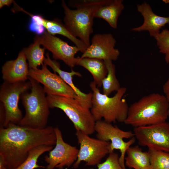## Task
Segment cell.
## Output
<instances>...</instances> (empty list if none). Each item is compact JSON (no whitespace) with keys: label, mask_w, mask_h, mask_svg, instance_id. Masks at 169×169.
I'll use <instances>...</instances> for the list:
<instances>
[{"label":"cell","mask_w":169,"mask_h":169,"mask_svg":"<svg viewBox=\"0 0 169 169\" xmlns=\"http://www.w3.org/2000/svg\"><path fill=\"white\" fill-rule=\"evenodd\" d=\"M56 141L54 127L33 129L9 124L0 129V166L15 169L26 159L30 151L41 145L54 146Z\"/></svg>","instance_id":"1"},{"label":"cell","mask_w":169,"mask_h":169,"mask_svg":"<svg viewBox=\"0 0 169 169\" xmlns=\"http://www.w3.org/2000/svg\"><path fill=\"white\" fill-rule=\"evenodd\" d=\"M169 104L164 95L152 93L142 97L129 107L124 123L135 127L166 121Z\"/></svg>","instance_id":"2"},{"label":"cell","mask_w":169,"mask_h":169,"mask_svg":"<svg viewBox=\"0 0 169 169\" xmlns=\"http://www.w3.org/2000/svg\"><path fill=\"white\" fill-rule=\"evenodd\" d=\"M92 91L90 110L95 120L110 123L124 122L129 106L123 97L127 89L122 87L112 97L101 93L94 81L90 84Z\"/></svg>","instance_id":"3"},{"label":"cell","mask_w":169,"mask_h":169,"mask_svg":"<svg viewBox=\"0 0 169 169\" xmlns=\"http://www.w3.org/2000/svg\"><path fill=\"white\" fill-rule=\"evenodd\" d=\"M50 108L62 110L72 122L76 131L88 135L95 132L96 121L91 113V100L47 94Z\"/></svg>","instance_id":"4"},{"label":"cell","mask_w":169,"mask_h":169,"mask_svg":"<svg viewBox=\"0 0 169 169\" xmlns=\"http://www.w3.org/2000/svg\"><path fill=\"white\" fill-rule=\"evenodd\" d=\"M28 79L31 84L30 91L23 93L20 96L25 113L18 125L33 129H44L47 126L50 114L46 93L39 83L29 77Z\"/></svg>","instance_id":"5"},{"label":"cell","mask_w":169,"mask_h":169,"mask_svg":"<svg viewBox=\"0 0 169 169\" xmlns=\"http://www.w3.org/2000/svg\"><path fill=\"white\" fill-rule=\"evenodd\" d=\"M62 4L65 14L64 25L73 36L79 38L88 48L90 44V35L93 32L95 14L101 5L86 6L72 10L64 1Z\"/></svg>","instance_id":"6"},{"label":"cell","mask_w":169,"mask_h":169,"mask_svg":"<svg viewBox=\"0 0 169 169\" xmlns=\"http://www.w3.org/2000/svg\"><path fill=\"white\" fill-rule=\"evenodd\" d=\"M31 87L30 81H21L10 83L4 82L0 89V100L4 108V120L2 127L9 124H18L23 118L18 104L21 95Z\"/></svg>","instance_id":"7"},{"label":"cell","mask_w":169,"mask_h":169,"mask_svg":"<svg viewBox=\"0 0 169 169\" xmlns=\"http://www.w3.org/2000/svg\"><path fill=\"white\" fill-rule=\"evenodd\" d=\"M95 131L97 139L110 142V153L115 150L120 151V164L123 168L126 169L125 161L126 151L136 140L134 132L131 131H123L104 120L96 121Z\"/></svg>","instance_id":"8"},{"label":"cell","mask_w":169,"mask_h":169,"mask_svg":"<svg viewBox=\"0 0 169 169\" xmlns=\"http://www.w3.org/2000/svg\"><path fill=\"white\" fill-rule=\"evenodd\" d=\"M75 135L80 148L77 159L73 164L74 168H77L83 161L86 166L97 165L110 153V142L91 138L80 131H76Z\"/></svg>","instance_id":"9"},{"label":"cell","mask_w":169,"mask_h":169,"mask_svg":"<svg viewBox=\"0 0 169 169\" xmlns=\"http://www.w3.org/2000/svg\"><path fill=\"white\" fill-rule=\"evenodd\" d=\"M134 136L138 144L169 153V123L135 127Z\"/></svg>","instance_id":"10"},{"label":"cell","mask_w":169,"mask_h":169,"mask_svg":"<svg viewBox=\"0 0 169 169\" xmlns=\"http://www.w3.org/2000/svg\"><path fill=\"white\" fill-rule=\"evenodd\" d=\"M28 76L43 84L46 94L82 99L58 75L50 71L44 63L41 69H29Z\"/></svg>","instance_id":"11"},{"label":"cell","mask_w":169,"mask_h":169,"mask_svg":"<svg viewBox=\"0 0 169 169\" xmlns=\"http://www.w3.org/2000/svg\"><path fill=\"white\" fill-rule=\"evenodd\" d=\"M56 141L54 149L45 156L47 164L46 169H63L73 164L76 160L79 151L76 147L72 146L64 140L61 131L58 127H54Z\"/></svg>","instance_id":"12"},{"label":"cell","mask_w":169,"mask_h":169,"mask_svg":"<svg viewBox=\"0 0 169 169\" xmlns=\"http://www.w3.org/2000/svg\"><path fill=\"white\" fill-rule=\"evenodd\" d=\"M116 41L110 33H97L92 37L89 46L80 57L115 61L120 54L115 48Z\"/></svg>","instance_id":"13"},{"label":"cell","mask_w":169,"mask_h":169,"mask_svg":"<svg viewBox=\"0 0 169 169\" xmlns=\"http://www.w3.org/2000/svg\"><path fill=\"white\" fill-rule=\"evenodd\" d=\"M40 37L41 45L52 53L54 59L62 60L71 68L77 65L78 57H75V55L80 52L77 47L69 45L47 31H45Z\"/></svg>","instance_id":"14"},{"label":"cell","mask_w":169,"mask_h":169,"mask_svg":"<svg viewBox=\"0 0 169 169\" xmlns=\"http://www.w3.org/2000/svg\"><path fill=\"white\" fill-rule=\"evenodd\" d=\"M137 10L144 18L143 24L132 28L131 30L141 32L147 31L151 36L154 37L160 32V30L167 24H169V17L160 16L154 13L151 6L146 2L138 4Z\"/></svg>","instance_id":"15"},{"label":"cell","mask_w":169,"mask_h":169,"mask_svg":"<svg viewBox=\"0 0 169 169\" xmlns=\"http://www.w3.org/2000/svg\"><path fill=\"white\" fill-rule=\"evenodd\" d=\"M25 54L20 52L15 60L7 61L2 68L4 82L13 83L26 81L28 79L29 67Z\"/></svg>","instance_id":"16"},{"label":"cell","mask_w":169,"mask_h":169,"mask_svg":"<svg viewBox=\"0 0 169 169\" xmlns=\"http://www.w3.org/2000/svg\"><path fill=\"white\" fill-rule=\"evenodd\" d=\"M123 2L122 0H107L98 8L95 18L104 19L112 28L116 29L118 18L124 8Z\"/></svg>","instance_id":"17"},{"label":"cell","mask_w":169,"mask_h":169,"mask_svg":"<svg viewBox=\"0 0 169 169\" xmlns=\"http://www.w3.org/2000/svg\"><path fill=\"white\" fill-rule=\"evenodd\" d=\"M46 57L44 61V63L50 66L54 73H57L62 79L75 91L77 95L80 98L86 100L91 99L92 93L90 92L85 94L82 92L74 84L73 81V78L74 76L81 77V74L73 69L70 72L65 71L60 68L59 63L54 60L51 59L48 53L46 54Z\"/></svg>","instance_id":"18"},{"label":"cell","mask_w":169,"mask_h":169,"mask_svg":"<svg viewBox=\"0 0 169 169\" xmlns=\"http://www.w3.org/2000/svg\"><path fill=\"white\" fill-rule=\"evenodd\" d=\"M77 65L82 66L92 75L94 82L98 88L102 87V81L107 74V67L104 60L99 59L78 57Z\"/></svg>","instance_id":"19"},{"label":"cell","mask_w":169,"mask_h":169,"mask_svg":"<svg viewBox=\"0 0 169 169\" xmlns=\"http://www.w3.org/2000/svg\"><path fill=\"white\" fill-rule=\"evenodd\" d=\"M125 161L126 166L134 169H151L149 153L143 151L138 146L127 149Z\"/></svg>","instance_id":"20"},{"label":"cell","mask_w":169,"mask_h":169,"mask_svg":"<svg viewBox=\"0 0 169 169\" xmlns=\"http://www.w3.org/2000/svg\"><path fill=\"white\" fill-rule=\"evenodd\" d=\"M42 24L47 31L50 34L54 35L56 34H60L69 39L79 49L80 52L82 53L87 49V46L79 39L73 36L64 24H63L59 19H55L49 20L43 17Z\"/></svg>","instance_id":"21"},{"label":"cell","mask_w":169,"mask_h":169,"mask_svg":"<svg viewBox=\"0 0 169 169\" xmlns=\"http://www.w3.org/2000/svg\"><path fill=\"white\" fill-rule=\"evenodd\" d=\"M40 36L36 37L33 44L24 49V52L28 61L29 69H36L38 66L44 64L45 49L41 48Z\"/></svg>","instance_id":"22"},{"label":"cell","mask_w":169,"mask_h":169,"mask_svg":"<svg viewBox=\"0 0 169 169\" xmlns=\"http://www.w3.org/2000/svg\"><path fill=\"white\" fill-rule=\"evenodd\" d=\"M107 70V74L102 81L103 94L109 96L112 92L117 91L120 87V84L116 76L115 65L112 61H104Z\"/></svg>","instance_id":"23"},{"label":"cell","mask_w":169,"mask_h":169,"mask_svg":"<svg viewBox=\"0 0 169 169\" xmlns=\"http://www.w3.org/2000/svg\"><path fill=\"white\" fill-rule=\"evenodd\" d=\"M53 147L54 146L45 145L36 147L30 151L24 161L15 169H35L44 168V166H39L37 164L38 159L42 154L50 151Z\"/></svg>","instance_id":"24"},{"label":"cell","mask_w":169,"mask_h":169,"mask_svg":"<svg viewBox=\"0 0 169 169\" xmlns=\"http://www.w3.org/2000/svg\"><path fill=\"white\" fill-rule=\"evenodd\" d=\"M148 149L151 169H169V153Z\"/></svg>","instance_id":"25"},{"label":"cell","mask_w":169,"mask_h":169,"mask_svg":"<svg viewBox=\"0 0 169 169\" xmlns=\"http://www.w3.org/2000/svg\"><path fill=\"white\" fill-rule=\"evenodd\" d=\"M154 38L160 52L164 55L166 62L169 63V30H163Z\"/></svg>","instance_id":"26"},{"label":"cell","mask_w":169,"mask_h":169,"mask_svg":"<svg viewBox=\"0 0 169 169\" xmlns=\"http://www.w3.org/2000/svg\"><path fill=\"white\" fill-rule=\"evenodd\" d=\"M118 154L112 152L109 154L105 161L97 165V169H125L120 164Z\"/></svg>","instance_id":"27"},{"label":"cell","mask_w":169,"mask_h":169,"mask_svg":"<svg viewBox=\"0 0 169 169\" xmlns=\"http://www.w3.org/2000/svg\"><path fill=\"white\" fill-rule=\"evenodd\" d=\"M107 0H74L69 2V5L71 7L77 8L89 6L102 5Z\"/></svg>","instance_id":"28"},{"label":"cell","mask_w":169,"mask_h":169,"mask_svg":"<svg viewBox=\"0 0 169 169\" xmlns=\"http://www.w3.org/2000/svg\"><path fill=\"white\" fill-rule=\"evenodd\" d=\"M45 29L43 25L39 24L35 20L31 18V22L29 26V29L30 31L38 35H41L44 33Z\"/></svg>","instance_id":"29"},{"label":"cell","mask_w":169,"mask_h":169,"mask_svg":"<svg viewBox=\"0 0 169 169\" xmlns=\"http://www.w3.org/2000/svg\"><path fill=\"white\" fill-rule=\"evenodd\" d=\"M163 90L166 100L169 104V78L165 82L163 86ZM169 117V109L168 110Z\"/></svg>","instance_id":"30"},{"label":"cell","mask_w":169,"mask_h":169,"mask_svg":"<svg viewBox=\"0 0 169 169\" xmlns=\"http://www.w3.org/2000/svg\"><path fill=\"white\" fill-rule=\"evenodd\" d=\"M13 2V1L12 0H0V8H1L5 5L9 6Z\"/></svg>","instance_id":"31"},{"label":"cell","mask_w":169,"mask_h":169,"mask_svg":"<svg viewBox=\"0 0 169 169\" xmlns=\"http://www.w3.org/2000/svg\"><path fill=\"white\" fill-rule=\"evenodd\" d=\"M0 169H6V168L3 166H0Z\"/></svg>","instance_id":"32"}]
</instances>
